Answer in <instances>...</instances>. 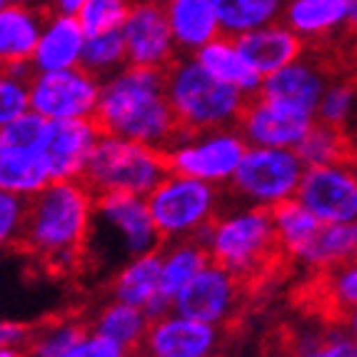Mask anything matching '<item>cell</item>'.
<instances>
[{"label":"cell","mask_w":357,"mask_h":357,"mask_svg":"<svg viewBox=\"0 0 357 357\" xmlns=\"http://www.w3.org/2000/svg\"><path fill=\"white\" fill-rule=\"evenodd\" d=\"M96 195L83 180H55L28 200L20 245L50 273H68L85 260Z\"/></svg>","instance_id":"cell-1"},{"label":"cell","mask_w":357,"mask_h":357,"mask_svg":"<svg viewBox=\"0 0 357 357\" xmlns=\"http://www.w3.org/2000/svg\"><path fill=\"white\" fill-rule=\"evenodd\" d=\"M96 123L105 135L167 150L183 137L165 90V70L123 68L102 80Z\"/></svg>","instance_id":"cell-2"},{"label":"cell","mask_w":357,"mask_h":357,"mask_svg":"<svg viewBox=\"0 0 357 357\" xmlns=\"http://www.w3.org/2000/svg\"><path fill=\"white\" fill-rule=\"evenodd\" d=\"M208 255L220 268L232 273L248 290L257 287L290 262L278 243L273 213L268 208L245 205L218 215L200 235Z\"/></svg>","instance_id":"cell-3"},{"label":"cell","mask_w":357,"mask_h":357,"mask_svg":"<svg viewBox=\"0 0 357 357\" xmlns=\"http://www.w3.org/2000/svg\"><path fill=\"white\" fill-rule=\"evenodd\" d=\"M167 100L183 135L238 128L245 105L252 96L220 83L192 55H178L165 70Z\"/></svg>","instance_id":"cell-4"},{"label":"cell","mask_w":357,"mask_h":357,"mask_svg":"<svg viewBox=\"0 0 357 357\" xmlns=\"http://www.w3.org/2000/svg\"><path fill=\"white\" fill-rule=\"evenodd\" d=\"M167 173L170 170H167L165 150L102 132L85 167L83 183L93 195L128 192L145 197Z\"/></svg>","instance_id":"cell-5"},{"label":"cell","mask_w":357,"mask_h":357,"mask_svg":"<svg viewBox=\"0 0 357 357\" xmlns=\"http://www.w3.org/2000/svg\"><path fill=\"white\" fill-rule=\"evenodd\" d=\"M150 215L165 243L200 238L218 218L220 188L188 175L167 173L158 188L145 195Z\"/></svg>","instance_id":"cell-6"},{"label":"cell","mask_w":357,"mask_h":357,"mask_svg":"<svg viewBox=\"0 0 357 357\" xmlns=\"http://www.w3.org/2000/svg\"><path fill=\"white\" fill-rule=\"evenodd\" d=\"M305 162L298 150L248 145L240 167L227 183L230 192L255 208H275L298 195Z\"/></svg>","instance_id":"cell-7"},{"label":"cell","mask_w":357,"mask_h":357,"mask_svg":"<svg viewBox=\"0 0 357 357\" xmlns=\"http://www.w3.org/2000/svg\"><path fill=\"white\" fill-rule=\"evenodd\" d=\"M248 150V140L238 128L190 132L178 137L165 150L167 170L197 178L215 188H227Z\"/></svg>","instance_id":"cell-8"},{"label":"cell","mask_w":357,"mask_h":357,"mask_svg":"<svg viewBox=\"0 0 357 357\" xmlns=\"http://www.w3.org/2000/svg\"><path fill=\"white\" fill-rule=\"evenodd\" d=\"M93 230L105 232L107 243L115 245V250L126 257V262L130 257L160 250L165 245L143 195H128V192L96 195Z\"/></svg>","instance_id":"cell-9"},{"label":"cell","mask_w":357,"mask_h":357,"mask_svg":"<svg viewBox=\"0 0 357 357\" xmlns=\"http://www.w3.org/2000/svg\"><path fill=\"white\" fill-rule=\"evenodd\" d=\"M30 110L45 120L96 118L102 80L83 66L68 70L33 73L28 80Z\"/></svg>","instance_id":"cell-10"},{"label":"cell","mask_w":357,"mask_h":357,"mask_svg":"<svg viewBox=\"0 0 357 357\" xmlns=\"http://www.w3.org/2000/svg\"><path fill=\"white\" fill-rule=\"evenodd\" d=\"M245 290L248 287L235 275L210 260L178 292V298L173 300V312L220 328V325H227L232 317L238 315Z\"/></svg>","instance_id":"cell-11"},{"label":"cell","mask_w":357,"mask_h":357,"mask_svg":"<svg viewBox=\"0 0 357 357\" xmlns=\"http://www.w3.org/2000/svg\"><path fill=\"white\" fill-rule=\"evenodd\" d=\"M322 225L357 220V170L350 162L305 167L295 195Z\"/></svg>","instance_id":"cell-12"},{"label":"cell","mask_w":357,"mask_h":357,"mask_svg":"<svg viewBox=\"0 0 357 357\" xmlns=\"http://www.w3.org/2000/svg\"><path fill=\"white\" fill-rule=\"evenodd\" d=\"M123 40L128 50V66L167 70L178 58L173 30L167 23L162 0H135L123 25Z\"/></svg>","instance_id":"cell-13"},{"label":"cell","mask_w":357,"mask_h":357,"mask_svg":"<svg viewBox=\"0 0 357 357\" xmlns=\"http://www.w3.org/2000/svg\"><path fill=\"white\" fill-rule=\"evenodd\" d=\"M102 137L96 118L48 120L43 130L40 153L55 180H83L90 155Z\"/></svg>","instance_id":"cell-14"},{"label":"cell","mask_w":357,"mask_h":357,"mask_svg":"<svg viewBox=\"0 0 357 357\" xmlns=\"http://www.w3.org/2000/svg\"><path fill=\"white\" fill-rule=\"evenodd\" d=\"M312 126L315 118L262 96H252L238 120V130L243 132L248 145H260V148L298 150Z\"/></svg>","instance_id":"cell-15"},{"label":"cell","mask_w":357,"mask_h":357,"mask_svg":"<svg viewBox=\"0 0 357 357\" xmlns=\"http://www.w3.org/2000/svg\"><path fill=\"white\" fill-rule=\"evenodd\" d=\"M220 342V328L183 317L178 312H165L150 322L143 342V355L148 357H213Z\"/></svg>","instance_id":"cell-16"},{"label":"cell","mask_w":357,"mask_h":357,"mask_svg":"<svg viewBox=\"0 0 357 357\" xmlns=\"http://www.w3.org/2000/svg\"><path fill=\"white\" fill-rule=\"evenodd\" d=\"M328 85L330 75L325 73V68L315 58L303 53V58H298L295 63L280 68L278 73H270L268 77H262L257 96L315 118L317 105H320Z\"/></svg>","instance_id":"cell-17"},{"label":"cell","mask_w":357,"mask_h":357,"mask_svg":"<svg viewBox=\"0 0 357 357\" xmlns=\"http://www.w3.org/2000/svg\"><path fill=\"white\" fill-rule=\"evenodd\" d=\"M50 10H53L50 6L33 8L18 3H8L0 8V70L23 77L33 75L30 60Z\"/></svg>","instance_id":"cell-18"},{"label":"cell","mask_w":357,"mask_h":357,"mask_svg":"<svg viewBox=\"0 0 357 357\" xmlns=\"http://www.w3.org/2000/svg\"><path fill=\"white\" fill-rule=\"evenodd\" d=\"M160 265H162V248L160 250L145 252V255L130 257L118 270L113 280V300L145 310L150 320L162 317L173 310L160 295Z\"/></svg>","instance_id":"cell-19"},{"label":"cell","mask_w":357,"mask_h":357,"mask_svg":"<svg viewBox=\"0 0 357 357\" xmlns=\"http://www.w3.org/2000/svg\"><path fill=\"white\" fill-rule=\"evenodd\" d=\"M303 303L325 317L330 325L342 328V320L352 310H357V260L315 270L305 285Z\"/></svg>","instance_id":"cell-20"},{"label":"cell","mask_w":357,"mask_h":357,"mask_svg":"<svg viewBox=\"0 0 357 357\" xmlns=\"http://www.w3.org/2000/svg\"><path fill=\"white\" fill-rule=\"evenodd\" d=\"M85 30L77 20V15L50 10L45 25H43L40 40L33 53V73H50V70H68L77 68L83 60L85 48Z\"/></svg>","instance_id":"cell-21"},{"label":"cell","mask_w":357,"mask_h":357,"mask_svg":"<svg viewBox=\"0 0 357 357\" xmlns=\"http://www.w3.org/2000/svg\"><path fill=\"white\" fill-rule=\"evenodd\" d=\"M240 53L262 77L290 66L305 53V40L287 25L270 23L235 38Z\"/></svg>","instance_id":"cell-22"},{"label":"cell","mask_w":357,"mask_h":357,"mask_svg":"<svg viewBox=\"0 0 357 357\" xmlns=\"http://www.w3.org/2000/svg\"><path fill=\"white\" fill-rule=\"evenodd\" d=\"M165 13L180 55H195L222 36L213 0H165Z\"/></svg>","instance_id":"cell-23"},{"label":"cell","mask_w":357,"mask_h":357,"mask_svg":"<svg viewBox=\"0 0 357 357\" xmlns=\"http://www.w3.org/2000/svg\"><path fill=\"white\" fill-rule=\"evenodd\" d=\"M192 58L205 68L213 77H218L220 83L232 85V88L243 90L248 96H257V90L262 85V75L257 70H252V66L245 60V55L240 53L238 43L232 36H218L215 40H210L208 45L197 50Z\"/></svg>","instance_id":"cell-24"},{"label":"cell","mask_w":357,"mask_h":357,"mask_svg":"<svg viewBox=\"0 0 357 357\" xmlns=\"http://www.w3.org/2000/svg\"><path fill=\"white\" fill-rule=\"evenodd\" d=\"M53 183L40 148H0V190L30 200Z\"/></svg>","instance_id":"cell-25"},{"label":"cell","mask_w":357,"mask_h":357,"mask_svg":"<svg viewBox=\"0 0 357 357\" xmlns=\"http://www.w3.org/2000/svg\"><path fill=\"white\" fill-rule=\"evenodd\" d=\"M210 262L208 248L200 238L175 240L162 245L160 265V295L173 305L178 292Z\"/></svg>","instance_id":"cell-26"},{"label":"cell","mask_w":357,"mask_h":357,"mask_svg":"<svg viewBox=\"0 0 357 357\" xmlns=\"http://www.w3.org/2000/svg\"><path fill=\"white\" fill-rule=\"evenodd\" d=\"M285 25L295 30L303 40L330 36L347 23V3L345 0H287Z\"/></svg>","instance_id":"cell-27"},{"label":"cell","mask_w":357,"mask_h":357,"mask_svg":"<svg viewBox=\"0 0 357 357\" xmlns=\"http://www.w3.org/2000/svg\"><path fill=\"white\" fill-rule=\"evenodd\" d=\"M270 213H273L280 248L290 260H300L305 250L312 245V240L317 238L322 222L300 203L298 197H290L285 203L275 205V208H270Z\"/></svg>","instance_id":"cell-28"},{"label":"cell","mask_w":357,"mask_h":357,"mask_svg":"<svg viewBox=\"0 0 357 357\" xmlns=\"http://www.w3.org/2000/svg\"><path fill=\"white\" fill-rule=\"evenodd\" d=\"M150 322L153 320H150V315L145 310L113 300V303H107L96 315L93 330L110 337L113 342H118L120 347H126L132 355V352L143 350Z\"/></svg>","instance_id":"cell-29"},{"label":"cell","mask_w":357,"mask_h":357,"mask_svg":"<svg viewBox=\"0 0 357 357\" xmlns=\"http://www.w3.org/2000/svg\"><path fill=\"white\" fill-rule=\"evenodd\" d=\"M350 260H357V220L322 225L317 238L300 257V262L312 270L335 268Z\"/></svg>","instance_id":"cell-30"},{"label":"cell","mask_w":357,"mask_h":357,"mask_svg":"<svg viewBox=\"0 0 357 357\" xmlns=\"http://www.w3.org/2000/svg\"><path fill=\"white\" fill-rule=\"evenodd\" d=\"M220 30L238 38L248 30L262 28L282 18L287 0H213Z\"/></svg>","instance_id":"cell-31"},{"label":"cell","mask_w":357,"mask_h":357,"mask_svg":"<svg viewBox=\"0 0 357 357\" xmlns=\"http://www.w3.org/2000/svg\"><path fill=\"white\" fill-rule=\"evenodd\" d=\"M300 160L305 167L312 165H337V162H355L357 160V145L352 137L340 128H330L317 123L310 128L305 140L298 145Z\"/></svg>","instance_id":"cell-32"},{"label":"cell","mask_w":357,"mask_h":357,"mask_svg":"<svg viewBox=\"0 0 357 357\" xmlns=\"http://www.w3.org/2000/svg\"><path fill=\"white\" fill-rule=\"evenodd\" d=\"M88 333V322H83L80 317H63V320L45 322L40 328H33L25 352H28V357H63Z\"/></svg>","instance_id":"cell-33"},{"label":"cell","mask_w":357,"mask_h":357,"mask_svg":"<svg viewBox=\"0 0 357 357\" xmlns=\"http://www.w3.org/2000/svg\"><path fill=\"white\" fill-rule=\"evenodd\" d=\"M80 66L88 73H93L96 77H100V80H107L110 75L128 68V50L126 40H123V30L85 38Z\"/></svg>","instance_id":"cell-34"},{"label":"cell","mask_w":357,"mask_h":357,"mask_svg":"<svg viewBox=\"0 0 357 357\" xmlns=\"http://www.w3.org/2000/svg\"><path fill=\"white\" fill-rule=\"evenodd\" d=\"M132 3L135 0H85L77 10V20L83 25L85 36H102V33L123 30L132 10Z\"/></svg>","instance_id":"cell-35"},{"label":"cell","mask_w":357,"mask_h":357,"mask_svg":"<svg viewBox=\"0 0 357 357\" xmlns=\"http://www.w3.org/2000/svg\"><path fill=\"white\" fill-rule=\"evenodd\" d=\"M285 357H357V340L345 328H337L298 342Z\"/></svg>","instance_id":"cell-36"},{"label":"cell","mask_w":357,"mask_h":357,"mask_svg":"<svg viewBox=\"0 0 357 357\" xmlns=\"http://www.w3.org/2000/svg\"><path fill=\"white\" fill-rule=\"evenodd\" d=\"M30 77L0 70V128L30 110Z\"/></svg>","instance_id":"cell-37"},{"label":"cell","mask_w":357,"mask_h":357,"mask_svg":"<svg viewBox=\"0 0 357 357\" xmlns=\"http://www.w3.org/2000/svg\"><path fill=\"white\" fill-rule=\"evenodd\" d=\"M25 210H28V200L25 197L0 190V250L20 245V235H23L25 225Z\"/></svg>","instance_id":"cell-38"},{"label":"cell","mask_w":357,"mask_h":357,"mask_svg":"<svg viewBox=\"0 0 357 357\" xmlns=\"http://www.w3.org/2000/svg\"><path fill=\"white\" fill-rule=\"evenodd\" d=\"M63 357H130V352L126 347H120L118 342H113L110 337H105V335L90 330Z\"/></svg>","instance_id":"cell-39"},{"label":"cell","mask_w":357,"mask_h":357,"mask_svg":"<svg viewBox=\"0 0 357 357\" xmlns=\"http://www.w3.org/2000/svg\"><path fill=\"white\" fill-rule=\"evenodd\" d=\"M30 335H33V325L15 320H0V347H25Z\"/></svg>","instance_id":"cell-40"},{"label":"cell","mask_w":357,"mask_h":357,"mask_svg":"<svg viewBox=\"0 0 357 357\" xmlns=\"http://www.w3.org/2000/svg\"><path fill=\"white\" fill-rule=\"evenodd\" d=\"M85 0H50V8L55 13H66V15H77L80 6H83Z\"/></svg>","instance_id":"cell-41"},{"label":"cell","mask_w":357,"mask_h":357,"mask_svg":"<svg viewBox=\"0 0 357 357\" xmlns=\"http://www.w3.org/2000/svg\"><path fill=\"white\" fill-rule=\"evenodd\" d=\"M342 328H345L347 333H350L352 337L357 340V310H352L350 315H347L345 320H342Z\"/></svg>","instance_id":"cell-42"},{"label":"cell","mask_w":357,"mask_h":357,"mask_svg":"<svg viewBox=\"0 0 357 357\" xmlns=\"http://www.w3.org/2000/svg\"><path fill=\"white\" fill-rule=\"evenodd\" d=\"M0 357H28L25 347H0Z\"/></svg>","instance_id":"cell-43"},{"label":"cell","mask_w":357,"mask_h":357,"mask_svg":"<svg viewBox=\"0 0 357 357\" xmlns=\"http://www.w3.org/2000/svg\"><path fill=\"white\" fill-rule=\"evenodd\" d=\"M347 3V23L357 28V0H345Z\"/></svg>","instance_id":"cell-44"},{"label":"cell","mask_w":357,"mask_h":357,"mask_svg":"<svg viewBox=\"0 0 357 357\" xmlns=\"http://www.w3.org/2000/svg\"><path fill=\"white\" fill-rule=\"evenodd\" d=\"M8 3H18V6H33V8L50 6V0H8Z\"/></svg>","instance_id":"cell-45"},{"label":"cell","mask_w":357,"mask_h":357,"mask_svg":"<svg viewBox=\"0 0 357 357\" xmlns=\"http://www.w3.org/2000/svg\"><path fill=\"white\" fill-rule=\"evenodd\" d=\"M3 6H8V0H0V8H3Z\"/></svg>","instance_id":"cell-46"},{"label":"cell","mask_w":357,"mask_h":357,"mask_svg":"<svg viewBox=\"0 0 357 357\" xmlns=\"http://www.w3.org/2000/svg\"><path fill=\"white\" fill-rule=\"evenodd\" d=\"M352 167H355V170H357V160H355V162H352Z\"/></svg>","instance_id":"cell-47"},{"label":"cell","mask_w":357,"mask_h":357,"mask_svg":"<svg viewBox=\"0 0 357 357\" xmlns=\"http://www.w3.org/2000/svg\"><path fill=\"white\" fill-rule=\"evenodd\" d=\"M130 357H132V355H130ZM143 357H148V355H143Z\"/></svg>","instance_id":"cell-48"}]
</instances>
